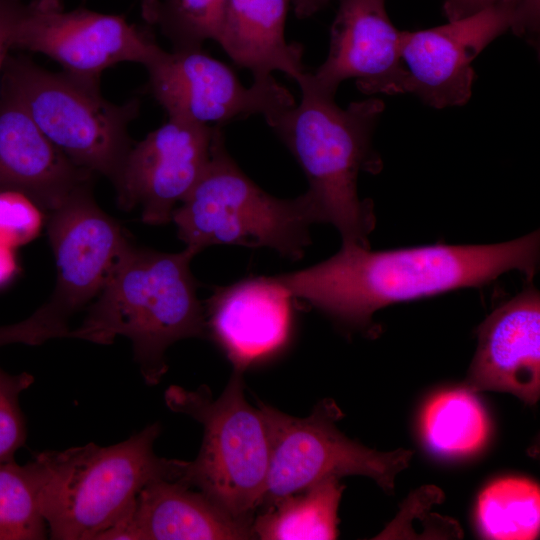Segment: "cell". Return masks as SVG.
Masks as SVG:
<instances>
[{
  "label": "cell",
  "instance_id": "28",
  "mask_svg": "<svg viewBox=\"0 0 540 540\" xmlns=\"http://www.w3.org/2000/svg\"><path fill=\"white\" fill-rule=\"evenodd\" d=\"M523 0H444V12L448 21L461 19L488 7L502 3H517Z\"/></svg>",
  "mask_w": 540,
  "mask_h": 540
},
{
  "label": "cell",
  "instance_id": "18",
  "mask_svg": "<svg viewBox=\"0 0 540 540\" xmlns=\"http://www.w3.org/2000/svg\"><path fill=\"white\" fill-rule=\"evenodd\" d=\"M252 522L235 518L178 480L155 479L137 495L130 516L106 539H251Z\"/></svg>",
  "mask_w": 540,
  "mask_h": 540
},
{
  "label": "cell",
  "instance_id": "1",
  "mask_svg": "<svg viewBox=\"0 0 540 540\" xmlns=\"http://www.w3.org/2000/svg\"><path fill=\"white\" fill-rule=\"evenodd\" d=\"M539 231L489 245H426L371 251L354 243L325 261L275 276L294 298L354 326L390 304L479 287L518 270L532 277L539 262Z\"/></svg>",
  "mask_w": 540,
  "mask_h": 540
},
{
  "label": "cell",
  "instance_id": "32",
  "mask_svg": "<svg viewBox=\"0 0 540 540\" xmlns=\"http://www.w3.org/2000/svg\"><path fill=\"white\" fill-rule=\"evenodd\" d=\"M523 5L529 17L539 23L540 0H523Z\"/></svg>",
  "mask_w": 540,
  "mask_h": 540
},
{
  "label": "cell",
  "instance_id": "27",
  "mask_svg": "<svg viewBox=\"0 0 540 540\" xmlns=\"http://www.w3.org/2000/svg\"><path fill=\"white\" fill-rule=\"evenodd\" d=\"M68 333V327L41 306L20 322L0 326V347L15 343L40 345L50 339L67 338Z\"/></svg>",
  "mask_w": 540,
  "mask_h": 540
},
{
  "label": "cell",
  "instance_id": "29",
  "mask_svg": "<svg viewBox=\"0 0 540 540\" xmlns=\"http://www.w3.org/2000/svg\"><path fill=\"white\" fill-rule=\"evenodd\" d=\"M15 249L0 244V288L8 285L19 273Z\"/></svg>",
  "mask_w": 540,
  "mask_h": 540
},
{
  "label": "cell",
  "instance_id": "6",
  "mask_svg": "<svg viewBox=\"0 0 540 540\" xmlns=\"http://www.w3.org/2000/svg\"><path fill=\"white\" fill-rule=\"evenodd\" d=\"M100 81L51 72L25 55H8L0 92L12 98L41 132L77 166L112 183L134 142L128 132L140 102L115 104Z\"/></svg>",
  "mask_w": 540,
  "mask_h": 540
},
{
  "label": "cell",
  "instance_id": "20",
  "mask_svg": "<svg viewBox=\"0 0 540 540\" xmlns=\"http://www.w3.org/2000/svg\"><path fill=\"white\" fill-rule=\"evenodd\" d=\"M343 486L324 479L287 495L253 519V538L262 540H331L337 538V510Z\"/></svg>",
  "mask_w": 540,
  "mask_h": 540
},
{
  "label": "cell",
  "instance_id": "9",
  "mask_svg": "<svg viewBox=\"0 0 540 540\" xmlns=\"http://www.w3.org/2000/svg\"><path fill=\"white\" fill-rule=\"evenodd\" d=\"M11 49L41 53L71 75L100 81L122 63L146 65L161 48L149 27L123 15L86 8L66 11L61 0H0Z\"/></svg>",
  "mask_w": 540,
  "mask_h": 540
},
{
  "label": "cell",
  "instance_id": "5",
  "mask_svg": "<svg viewBox=\"0 0 540 540\" xmlns=\"http://www.w3.org/2000/svg\"><path fill=\"white\" fill-rule=\"evenodd\" d=\"M171 221L195 254L212 245H237L267 247L291 260L303 257L310 226L318 223L305 193L278 198L253 182L227 152L221 127L205 173Z\"/></svg>",
  "mask_w": 540,
  "mask_h": 540
},
{
  "label": "cell",
  "instance_id": "15",
  "mask_svg": "<svg viewBox=\"0 0 540 540\" xmlns=\"http://www.w3.org/2000/svg\"><path fill=\"white\" fill-rule=\"evenodd\" d=\"M292 298L275 276L247 277L219 287L204 307L207 336L243 373L287 343L292 327Z\"/></svg>",
  "mask_w": 540,
  "mask_h": 540
},
{
  "label": "cell",
  "instance_id": "11",
  "mask_svg": "<svg viewBox=\"0 0 540 540\" xmlns=\"http://www.w3.org/2000/svg\"><path fill=\"white\" fill-rule=\"evenodd\" d=\"M509 29L519 35L536 31L523 1L494 5L429 29L402 31L406 92L437 109L464 105L472 94L473 60Z\"/></svg>",
  "mask_w": 540,
  "mask_h": 540
},
{
  "label": "cell",
  "instance_id": "13",
  "mask_svg": "<svg viewBox=\"0 0 540 540\" xmlns=\"http://www.w3.org/2000/svg\"><path fill=\"white\" fill-rule=\"evenodd\" d=\"M47 231L57 278L45 305L69 321L97 297L131 243L120 224L96 204L91 187L48 212Z\"/></svg>",
  "mask_w": 540,
  "mask_h": 540
},
{
  "label": "cell",
  "instance_id": "26",
  "mask_svg": "<svg viewBox=\"0 0 540 540\" xmlns=\"http://www.w3.org/2000/svg\"><path fill=\"white\" fill-rule=\"evenodd\" d=\"M44 210L26 195L0 191V244L15 249L40 233Z\"/></svg>",
  "mask_w": 540,
  "mask_h": 540
},
{
  "label": "cell",
  "instance_id": "24",
  "mask_svg": "<svg viewBox=\"0 0 540 540\" xmlns=\"http://www.w3.org/2000/svg\"><path fill=\"white\" fill-rule=\"evenodd\" d=\"M47 536L31 463L0 462V540H42Z\"/></svg>",
  "mask_w": 540,
  "mask_h": 540
},
{
  "label": "cell",
  "instance_id": "21",
  "mask_svg": "<svg viewBox=\"0 0 540 540\" xmlns=\"http://www.w3.org/2000/svg\"><path fill=\"white\" fill-rule=\"evenodd\" d=\"M421 430L428 446L450 457L475 453L490 433L488 415L469 389L446 390L425 405Z\"/></svg>",
  "mask_w": 540,
  "mask_h": 540
},
{
  "label": "cell",
  "instance_id": "23",
  "mask_svg": "<svg viewBox=\"0 0 540 540\" xmlns=\"http://www.w3.org/2000/svg\"><path fill=\"white\" fill-rule=\"evenodd\" d=\"M226 0H142L141 14L166 37L172 50L201 49L216 40Z\"/></svg>",
  "mask_w": 540,
  "mask_h": 540
},
{
  "label": "cell",
  "instance_id": "12",
  "mask_svg": "<svg viewBox=\"0 0 540 540\" xmlns=\"http://www.w3.org/2000/svg\"><path fill=\"white\" fill-rule=\"evenodd\" d=\"M220 127L168 118L134 143L113 182L118 206L139 207L150 225L170 222L205 173Z\"/></svg>",
  "mask_w": 540,
  "mask_h": 540
},
{
  "label": "cell",
  "instance_id": "16",
  "mask_svg": "<svg viewBox=\"0 0 540 540\" xmlns=\"http://www.w3.org/2000/svg\"><path fill=\"white\" fill-rule=\"evenodd\" d=\"M467 389L501 391L534 404L540 395V295L531 287L495 309L478 328Z\"/></svg>",
  "mask_w": 540,
  "mask_h": 540
},
{
  "label": "cell",
  "instance_id": "30",
  "mask_svg": "<svg viewBox=\"0 0 540 540\" xmlns=\"http://www.w3.org/2000/svg\"><path fill=\"white\" fill-rule=\"evenodd\" d=\"M331 0H291L294 12L299 19H305L321 10Z\"/></svg>",
  "mask_w": 540,
  "mask_h": 540
},
{
  "label": "cell",
  "instance_id": "8",
  "mask_svg": "<svg viewBox=\"0 0 540 540\" xmlns=\"http://www.w3.org/2000/svg\"><path fill=\"white\" fill-rule=\"evenodd\" d=\"M269 434L270 463L260 508L303 491L327 478L364 475L383 489L394 488L396 475L408 466L412 452H379L347 438L336 422L342 412L324 399L304 418L285 414L259 401Z\"/></svg>",
  "mask_w": 540,
  "mask_h": 540
},
{
  "label": "cell",
  "instance_id": "2",
  "mask_svg": "<svg viewBox=\"0 0 540 540\" xmlns=\"http://www.w3.org/2000/svg\"><path fill=\"white\" fill-rule=\"evenodd\" d=\"M195 255L186 247L165 253L131 244L70 338L103 345L118 336L128 338L145 382L159 383L172 344L207 336L190 270Z\"/></svg>",
  "mask_w": 540,
  "mask_h": 540
},
{
  "label": "cell",
  "instance_id": "31",
  "mask_svg": "<svg viewBox=\"0 0 540 540\" xmlns=\"http://www.w3.org/2000/svg\"><path fill=\"white\" fill-rule=\"evenodd\" d=\"M10 50L11 48L8 41L6 23L0 8V83L3 67Z\"/></svg>",
  "mask_w": 540,
  "mask_h": 540
},
{
  "label": "cell",
  "instance_id": "25",
  "mask_svg": "<svg viewBox=\"0 0 540 540\" xmlns=\"http://www.w3.org/2000/svg\"><path fill=\"white\" fill-rule=\"evenodd\" d=\"M33 382L27 372L12 375L0 368V462L14 459L25 445L27 427L19 397Z\"/></svg>",
  "mask_w": 540,
  "mask_h": 540
},
{
  "label": "cell",
  "instance_id": "10",
  "mask_svg": "<svg viewBox=\"0 0 540 540\" xmlns=\"http://www.w3.org/2000/svg\"><path fill=\"white\" fill-rule=\"evenodd\" d=\"M148 89L168 118L202 125L261 115L268 123L293 106L290 92L274 78L246 87L235 73L202 48H160L144 66Z\"/></svg>",
  "mask_w": 540,
  "mask_h": 540
},
{
  "label": "cell",
  "instance_id": "14",
  "mask_svg": "<svg viewBox=\"0 0 540 540\" xmlns=\"http://www.w3.org/2000/svg\"><path fill=\"white\" fill-rule=\"evenodd\" d=\"M401 33L387 14L385 0H340L326 60L296 82L331 97L347 79H355L365 94L406 93Z\"/></svg>",
  "mask_w": 540,
  "mask_h": 540
},
{
  "label": "cell",
  "instance_id": "7",
  "mask_svg": "<svg viewBox=\"0 0 540 540\" xmlns=\"http://www.w3.org/2000/svg\"><path fill=\"white\" fill-rule=\"evenodd\" d=\"M242 375L233 371L216 399L205 385L196 390L172 385L164 399L170 410L203 426L198 456L184 462L178 481L197 488L235 518L253 523L265 492L270 440L260 409L244 397Z\"/></svg>",
  "mask_w": 540,
  "mask_h": 540
},
{
  "label": "cell",
  "instance_id": "3",
  "mask_svg": "<svg viewBox=\"0 0 540 540\" xmlns=\"http://www.w3.org/2000/svg\"><path fill=\"white\" fill-rule=\"evenodd\" d=\"M158 423L111 445L45 450L30 461L48 536L102 540L131 514L141 489L155 479L179 480L184 462L155 454Z\"/></svg>",
  "mask_w": 540,
  "mask_h": 540
},
{
  "label": "cell",
  "instance_id": "17",
  "mask_svg": "<svg viewBox=\"0 0 540 540\" xmlns=\"http://www.w3.org/2000/svg\"><path fill=\"white\" fill-rule=\"evenodd\" d=\"M93 173L77 166L0 92V191L22 193L47 213L91 187Z\"/></svg>",
  "mask_w": 540,
  "mask_h": 540
},
{
  "label": "cell",
  "instance_id": "19",
  "mask_svg": "<svg viewBox=\"0 0 540 540\" xmlns=\"http://www.w3.org/2000/svg\"><path fill=\"white\" fill-rule=\"evenodd\" d=\"M291 0H226L216 42L253 81L273 79L280 71L298 80L306 71L303 48L288 43L285 23Z\"/></svg>",
  "mask_w": 540,
  "mask_h": 540
},
{
  "label": "cell",
  "instance_id": "4",
  "mask_svg": "<svg viewBox=\"0 0 540 540\" xmlns=\"http://www.w3.org/2000/svg\"><path fill=\"white\" fill-rule=\"evenodd\" d=\"M299 87L300 102L267 124L303 170L309 185L305 194L317 222L332 224L343 243L369 247L373 205L360 199L357 182L361 171L376 173L381 168L371 136L384 104L370 98L341 108L334 97Z\"/></svg>",
  "mask_w": 540,
  "mask_h": 540
},
{
  "label": "cell",
  "instance_id": "22",
  "mask_svg": "<svg viewBox=\"0 0 540 540\" xmlns=\"http://www.w3.org/2000/svg\"><path fill=\"white\" fill-rule=\"evenodd\" d=\"M476 520L480 533L496 540H532L540 531V488L522 477H504L479 494Z\"/></svg>",
  "mask_w": 540,
  "mask_h": 540
}]
</instances>
